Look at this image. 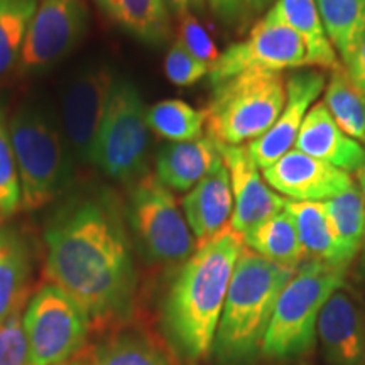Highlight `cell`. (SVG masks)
<instances>
[{
    "label": "cell",
    "mask_w": 365,
    "mask_h": 365,
    "mask_svg": "<svg viewBox=\"0 0 365 365\" xmlns=\"http://www.w3.org/2000/svg\"><path fill=\"white\" fill-rule=\"evenodd\" d=\"M325 86L327 76L319 70H299L287 76L286 103L279 117L266 134L247 144L250 158L261 170H266L293 149L304 117L312 103L325 91Z\"/></svg>",
    "instance_id": "5bb4252c"
},
{
    "label": "cell",
    "mask_w": 365,
    "mask_h": 365,
    "mask_svg": "<svg viewBox=\"0 0 365 365\" xmlns=\"http://www.w3.org/2000/svg\"><path fill=\"white\" fill-rule=\"evenodd\" d=\"M330 218L340 264L346 269L362 249L365 234V198L357 186H352L335 198L323 202Z\"/></svg>",
    "instance_id": "d4e9b609"
},
{
    "label": "cell",
    "mask_w": 365,
    "mask_h": 365,
    "mask_svg": "<svg viewBox=\"0 0 365 365\" xmlns=\"http://www.w3.org/2000/svg\"><path fill=\"white\" fill-rule=\"evenodd\" d=\"M46 272L90 318L129 312L135 293V269L125 230L107 200L73 202L46 230Z\"/></svg>",
    "instance_id": "6da1fadb"
},
{
    "label": "cell",
    "mask_w": 365,
    "mask_h": 365,
    "mask_svg": "<svg viewBox=\"0 0 365 365\" xmlns=\"http://www.w3.org/2000/svg\"><path fill=\"white\" fill-rule=\"evenodd\" d=\"M245 247L279 266L298 269L307 259L298 232L286 210L254 228L244 239Z\"/></svg>",
    "instance_id": "cb8c5ba5"
},
{
    "label": "cell",
    "mask_w": 365,
    "mask_h": 365,
    "mask_svg": "<svg viewBox=\"0 0 365 365\" xmlns=\"http://www.w3.org/2000/svg\"><path fill=\"white\" fill-rule=\"evenodd\" d=\"M286 103L282 73L247 71L213 86L207 113L208 137L227 145H244L262 137Z\"/></svg>",
    "instance_id": "5b68a950"
},
{
    "label": "cell",
    "mask_w": 365,
    "mask_h": 365,
    "mask_svg": "<svg viewBox=\"0 0 365 365\" xmlns=\"http://www.w3.org/2000/svg\"><path fill=\"white\" fill-rule=\"evenodd\" d=\"M90 314L56 284L41 287L22 314L27 365H63L83 346Z\"/></svg>",
    "instance_id": "ba28073f"
},
{
    "label": "cell",
    "mask_w": 365,
    "mask_h": 365,
    "mask_svg": "<svg viewBox=\"0 0 365 365\" xmlns=\"http://www.w3.org/2000/svg\"><path fill=\"white\" fill-rule=\"evenodd\" d=\"M274 2H276V0H242L245 11H249L252 14H259V12L266 11L267 7H272Z\"/></svg>",
    "instance_id": "74e56055"
},
{
    "label": "cell",
    "mask_w": 365,
    "mask_h": 365,
    "mask_svg": "<svg viewBox=\"0 0 365 365\" xmlns=\"http://www.w3.org/2000/svg\"><path fill=\"white\" fill-rule=\"evenodd\" d=\"M208 7L223 24L235 26L244 17L245 7L242 0H207Z\"/></svg>",
    "instance_id": "e575fe53"
},
{
    "label": "cell",
    "mask_w": 365,
    "mask_h": 365,
    "mask_svg": "<svg viewBox=\"0 0 365 365\" xmlns=\"http://www.w3.org/2000/svg\"><path fill=\"white\" fill-rule=\"evenodd\" d=\"M115 76L105 63H91L70 80L63 97V125L70 150L80 163L93 161V150L102 127Z\"/></svg>",
    "instance_id": "7c38bea8"
},
{
    "label": "cell",
    "mask_w": 365,
    "mask_h": 365,
    "mask_svg": "<svg viewBox=\"0 0 365 365\" xmlns=\"http://www.w3.org/2000/svg\"><path fill=\"white\" fill-rule=\"evenodd\" d=\"M317 333L331 365H365V323L355 301L335 291L319 313Z\"/></svg>",
    "instance_id": "2e32d148"
},
{
    "label": "cell",
    "mask_w": 365,
    "mask_h": 365,
    "mask_svg": "<svg viewBox=\"0 0 365 365\" xmlns=\"http://www.w3.org/2000/svg\"><path fill=\"white\" fill-rule=\"evenodd\" d=\"M31 261L19 232L0 227V325L22 307Z\"/></svg>",
    "instance_id": "7402d4cb"
},
{
    "label": "cell",
    "mask_w": 365,
    "mask_h": 365,
    "mask_svg": "<svg viewBox=\"0 0 365 365\" xmlns=\"http://www.w3.org/2000/svg\"><path fill=\"white\" fill-rule=\"evenodd\" d=\"M284 210L294 223L307 257L344 267L340 264L335 234L323 202H291V200L287 202L286 200Z\"/></svg>",
    "instance_id": "603a6c76"
},
{
    "label": "cell",
    "mask_w": 365,
    "mask_h": 365,
    "mask_svg": "<svg viewBox=\"0 0 365 365\" xmlns=\"http://www.w3.org/2000/svg\"><path fill=\"white\" fill-rule=\"evenodd\" d=\"M178 43L200 61L208 63L210 66L220 56L217 44L213 43L212 36L205 29V26L198 21L195 14H188L180 19L178 26Z\"/></svg>",
    "instance_id": "d6a6232c"
},
{
    "label": "cell",
    "mask_w": 365,
    "mask_h": 365,
    "mask_svg": "<svg viewBox=\"0 0 365 365\" xmlns=\"http://www.w3.org/2000/svg\"><path fill=\"white\" fill-rule=\"evenodd\" d=\"M208 63L200 61L178 43L171 46L164 58V73L168 80L178 86H191L210 75Z\"/></svg>",
    "instance_id": "1f68e13d"
},
{
    "label": "cell",
    "mask_w": 365,
    "mask_h": 365,
    "mask_svg": "<svg viewBox=\"0 0 365 365\" xmlns=\"http://www.w3.org/2000/svg\"><path fill=\"white\" fill-rule=\"evenodd\" d=\"M269 12L303 39L308 53V65L319 66L323 70H335L341 65L331 41L328 39L314 0H276Z\"/></svg>",
    "instance_id": "ffe728a7"
},
{
    "label": "cell",
    "mask_w": 365,
    "mask_h": 365,
    "mask_svg": "<svg viewBox=\"0 0 365 365\" xmlns=\"http://www.w3.org/2000/svg\"><path fill=\"white\" fill-rule=\"evenodd\" d=\"M0 365H27V341L21 308L0 325Z\"/></svg>",
    "instance_id": "836d02e7"
},
{
    "label": "cell",
    "mask_w": 365,
    "mask_h": 365,
    "mask_svg": "<svg viewBox=\"0 0 365 365\" xmlns=\"http://www.w3.org/2000/svg\"><path fill=\"white\" fill-rule=\"evenodd\" d=\"M344 66L346 68V71H349L354 83L357 85L359 90L365 95V34L364 38L360 39L354 56L350 58L349 63H345Z\"/></svg>",
    "instance_id": "d590c367"
},
{
    "label": "cell",
    "mask_w": 365,
    "mask_h": 365,
    "mask_svg": "<svg viewBox=\"0 0 365 365\" xmlns=\"http://www.w3.org/2000/svg\"><path fill=\"white\" fill-rule=\"evenodd\" d=\"M22 205V191L16 156L6 115L0 110V218L12 217Z\"/></svg>",
    "instance_id": "4dcf8cb0"
},
{
    "label": "cell",
    "mask_w": 365,
    "mask_h": 365,
    "mask_svg": "<svg viewBox=\"0 0 365 365\" xmlns=\"http://www.w3.org/2000/svg\"><path fill=\"white\" fill-rule=\"evenodd\" d=\"M88 27L85 0H38L19 58V73L44 71L70 54Z\"/></svg>",
    "instance_id": "8fae6325"
},
{
    "label": "cell",
    "mask_w": 365,
    "mask_h": 365,
    "mask_svg": "<svg viewBox=\"0 0 365 365\" xmlns=\"http://www.w3.org/2000/svg\"><path fill=\"white\" fill-rule=\"evenodd\" d=\"M38 0H0V81L19 65Z\"/></svg>",
    "instance_id": "f1b7e54d"
},
{
    "label": "cell",
    "mask_w": 365,
    "mask_h": 365,
    "mask_svg": "<svg viewBox=\"0 0 365 365\" xmlns=\"http://www.w3.org/2000/svg\"><path fill=\"white\" fill-rule=\"evenodd\" d=\"M344 267L308 259L282 287L264 335L261 352L269 359L289 360L312 349L317 323L330 296L344 286Z\"/></svg>",
    "instance_id": "277c9868"
},
{
    "label": "cell",
    "mask_w": 365,
    "mask_h": 365,
    "mask_svg": "<svg viewBox=\"0 0 365 365\" xmlns=\"http://www.w3.org/2000/svg\"><path fill=\"white\" fill-rule=\"evenodd\" d=\"M360 267H362V271H365V234H364L362 249H360Z\"/></svg>",
    "instance_id": "ab89813d"
},
{
    "label": "cell",
    "mask_w": 365,
    "mask_h": 365,
    "mask_svg": "<svg viewBox=\"0 0 365 365\" xmlns=\"http://www.w3.org/2000/svg\"><path fill=\"white\" fill-rule=\"evenodd\" d=\"M245 242L228 225L196 244L182 262L164 307V322L178 350L191 360L212 352L228 284Z\"/></svg>",
    "instance_id": "7a4b0ae2"
},
{
    "label": "cell",
    "mask_w": 365,
    "mask_h": 365,
    "mask_svg": "<svg viewBox=\"0 0 365 365\" xmlns=\"http://www.w3.org/2000/svg\"><path fill=\"white\" fill-rule=\"evenodd\" d=\"M91 365H170L156 344L137 333H124L97 346Z\"/></svg>",
    "instance_id": "f546056e"
},
{
    "label": "cell",
    "mask_w": 365,
    "mask_h": 365,
    "mask_svg": "<svg viewBox=\"0 0 365 365\" xmlns=\"http://www.w3.org/2000/svg\"><path fill=\"white\" fill-rule=\"evenodd\" d=\"M230 176L234 193V213L230 227L245 239L254 228L282 212L286 200L264 180L262 171L250 158L247 145H227L215 143Z\"/></svg>",
    "instance_id": "4fadbf2b"
},
{
    "label": "cell",
    "mask_w": 365,
    "mask_h": 365,
    "mask_svg": "<svg viewBox=\"0 0 365 365\" xmlns=\"http://www.w3.org/2000/svg\"><path fill=\"white\" fill-rule=\"evenodd\" d=\"M24 210L53 202L70 182V154L51 117L38 105H22L9 122Z\"/></svg>",
    "instance_id": "8992f818"
},
{
    "label": "cell",
    "mask_w": 365,
    "mask_h": 365,
    "mask_svg": "<svg viewBox=\"0 0 365 365\" xmlns=\"http://www.w3.org/2000/svg\"><path fill=\"white\" fill-rule=\"evenodd\" d=\"M296 269L274 264L249 247L237 259L218 323L213 352L223 365H240L261 350L274 307Z\"/></svg>",
    "instance_id": "3957f363"
},
{
    "label": "cell",
    "mask_w": 365,
    "mask_h": 365,
    "mask_svg": "<svg viewBox=\"0 0 365 365\" xmlns=\"http://www.w3.org/2000/svg\"><path fill=\"white\" fill-rule=\"evenodd\" d=\"M148 108L137 86L115 78L93 150V163L115 181L135 182L148 175Z\"/></svg>",
    "instance_id": "52a82bcc"
},
{
    "label": "cell",
    "mask_w": 365,
    "mask_h": 365,
    "mask_svg": "<svg viewBox=\"0 0 365 365\" xmlns=\"http://www.w3.org/2000/svg\"><path fill=\"white\" fill-rule=\"evenodd\" d=\"M323 103L346 135L365 144V95L354 83L344 65L331 70Z\"/></svg>",
    "instance_id": "484cf974"
},
{
    "label": "cell",
    "mask_w": 365,
    "mask_h": 365,
    "mask_svg": "<svg viewBox=\"0 0 365 365\" xmlns=\"http://www.w3.org/2000/svg\"><path fill=\"white\" fill-rule=\"evenodd\" d=\"M220 153L212 137L171 143L158 153L156 178L171 191H190L220 163Z\"/></svg>",
    "instance_id": "d6986e66"
},
{
    "label": "cell",
    "mask_w": 365,
    "mask_h": 365,
    "mask_svg": "<svg viewBox=\"0 0 365 365\" xmlns=\"http://www.w3.org/2000/svg\"><path fill=\"white\" fill-rule=\"evenodd\" d=\"M357 180H359V185H360V191H362L364 198H365V163L362 164V168L357 171Z\"/></svg>",
    "instance_id": "f35d334b"
},
{
    "label": "cell",
    "mask_w": 365,
    "mask_h": 365,
    "mask_svg": "<svg viewBox=\"0 0 365 365\" xmlns=\"http://www.w3.org/2000/svg\"><path fill=\"white\" fill-rule=\"evenodd\" d=\"M63 365H78V364H63Z\"/></svg>",
    "instance_id": "60d3db41"
},
{
    "label": "cell",
    "mask_w": 365,
    "mask_h": 365,
    "mask_svg": "<svg viewBox=\"0 0 365 365\" xmlns=\"http://www.w3.org/2000/svg\"><path fill=\"white\" fill-rule=\"evenodd\" d=\"M319 17L341 61L349 63L365 34V0H314Z\"/></svg>",
    "instance_id": "4316f807"
},
{
    "label": "cell",
    "mask_w": 365,
    "mask_h": 365,
    "mask_svg": "<svg viewBox=\"0 0 365 365\" xmlns=\"http://www.w3.org/2000/svg\"><path fill=\"white\" fill-rule=\"evenodd\" d=\"M148 124L171 143H190L203 137L207 113L182 100L170 98L148 108Z\"/></svg>",
    "instance_id": "83f0119b"
},
{
    "label": "cell",
    "mask_w": 365,
    "mask_h": 365,
    "mask_svg": "<svg viewBox=\"0 0 365 365\" xmlns=\"http://www.w3.org/2000/svg\"><path fill=\"white\" fill-rule=\"evenodd\" d=\"M163 4L170 12V16L180 21L188 14L202 12L207 6V0H163Z\"/></svg>",
    "instance_id": "8d00e7d4"
},
{
    "label": "cell",
    "mask_w": 365,
    "mask_h": 365,
    "mask_svg": "<svg viewBox=\"0 0 365 365\" xmlns=\"http://www.w3.org/2000/svg\"><path fill=\"white\" fill-rule=\"evenodd\" d=\"M129 218L145 254L163 264L185 262L196 249L185 213L175 195L158 180L148 175L132 182L129 190Z\"/></svg>",
    "instance_id": "9c48e42d"
},
{
    "label": "cell",
    "mask_w": 365,
    "mask_h": 365,
    "mask_svg": "<svg viewBox=\"0 0 365 365\" xmlns=\"http://www.w3.org/2000/svg\"><path fill=\"white\" fill-rule=\"evenodd\" d=\"M294 149L345 173H357L365 163V148L336 125L323 102L314 103L304 117Z\"/></svg>",
    "instance_id": "e0dca14e"
},
{
    "label": "cell",
    "mask_w": 365,
    "mask_h": 365,
    "mask_svg": "<svg viewBox=\"0 0 365 365\" xmlns=\"http://www.w3.org/2000/svg\"><path fill=\"white\" fill-rule=\"evenodd\" d=\"M262 176L274 191L291 198V202H327L354 186L349 173L291 149Z\"/></svg>",
    "instance_id": "9a60e30c"
},
{
    "label": "cell",
    "mask_w": 365,
    "mask_h": 365,
    "mask_svg": "<svg viewBox=\"0 0 365 365\" xmlns=\"http://www.w3.org/2000/svg\"><path fill=\"white\" fill-rule=\"evenodd\" d=\"M110 19L134 38L161 44L171 34V16L163 0H97Z\"/></svg>",
    "instance_id": "44dd1931"
},
{
    "label": "cell",
    "mask_w": 365,
    "mask_h": 365,
    "mask_svg": "<svg viewBox=\"0 0 365 365\" xmlns=\"http://www.w3.org/2000/svg\"><path fill=\"white\" fill-rule=\"evenodd\" d=\"M308 66V53L303 39L274 17L271 12L254 24L247 38L230 44L220 53L210 68V83L213 86L232 76L247 71L299 70Z\"/></svg>",
    "instance_id": "30bf717a"
},
{
    "label": "cell",
    "mask_w": 365,
    "mask_h": 365,
    "mask_svg": "<svg viewBox=\"0 0 365 365\" xmlns=\"http://www.w3.org/2000/svg\"><path fill=\"white\" fill-rule=\"evenodd\" d=\"M181 207L196 244L212 239L228 227L234 213V193L223 159L188 191Z\"/></svg>",
    "instance_id": "ac0fdd59"
}]
</instances>
